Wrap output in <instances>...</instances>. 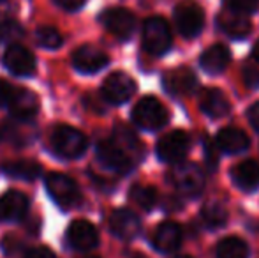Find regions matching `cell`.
<instances>
[{"label": "cell", "mask_w": 259, "mask_h": 258, "mask_svg": "<svg viewBox=\"0 0 259 258\" xmlns=\"http://www.w3.org/2000/svg\"><path fill=\"white\" fill-rule=\"evenodd\" d=\"M242 76H243V82L249 89H257L259 87V65L254 64V62H247L243 65V71H242Z\"/></svg>", "instance_id": "1f68e13d"}, {"label": "cell", "mask_w": 259, "mask_h": 258, "mask_svg": "<svg viewBox=\"0 0 259 258\" xmlns=\"http://www.w3.org/2000/svg\"><path fill=\"white\" fill-rule=\"evenodd\" d=\"M205 152H206V165L210 170L217 168L219 163V156H217V149H215V143H211L210 140L205 141Z\"/></svg>", "instance_id": "836d02e7"}, {"label": "cell", "mask_w": 259, "mask_h": 258, "mask_svg": "<svg viewBox=\"0 0 259 258\" xmlns=\"http://www.w3.org/2000/svg\"><path fill=\"white\" fill-rule=\"evenodd\" d=\"M89 258H99V256H89Z\"/></svg>", "instance_id": "60d3db41"}, {"label": "cell", "mask_w": 259, "mask_h": 258, "mask_svg": "<svg viewBox=\"0 0 259 258\" xmlns=\"http://www.w3.org/2000/svg\"><path fill=\"white\" fill-rule=\"evenodd\" d=\"M249 121L252 124V128L259 133V101L249 108Z\"/></svg>", "instance_id": "74e56055"}, {"label": "cell", "mask_w": 259, "mask_h": 258, "mask_svg": "<svg viewBox=\"0 0 259 258\" xmlns=\"http://www.w3.org/2000/svg\"><path fill=\"white\" fill-rule=\"evenodd\" d=\"M35 39H37V45L46 50H57L64 43L62 35L53 27H41L37 30V34H35Z\"/></svg>", "instance_id": "f1b7e54d"}, {"label": "cell", "mask_w": 259, "mask_h": 258, "mask_svg": "<svg viewBox=\"0 0 259 258\" xmlns=\"http://www.w3.org/2000/svg\"><path fill=\"white\" fill-rule=\"evenodd\" d=\"M201 219L208 228H221L228 221V210L222 203L208 202L201 209Z\"/></svg>", "instance_id": "4316f807"}, {"label": "cell", "mask_w": 259, "mask_h": 258, "mask_svg": "<svg viewBox=\"0 0 259 258\" xmlns=\"http://www.w3.org/2000/svg\"><path fill=\"white\" fill-rule=\"evenodd\" d=\"M101 21L113 35L118 39H127L133 35L134 27H136V20L131 11L123 9V7H111V9L104 11Z\"/></svg>", "instance_id": "30bf717a"}, {"label": "cell", "mask_w": 259, "mask_h": 258, "mask_svg": "<svg viewBox=\"0 0 259 258\" xmlns=\"http://www.w3.org/2000/svg\"><path fill=\"white\" fill-rule=\"evenodd\" d=\"M113 140L131 156V159H140L141 154H143V145L140 143L138 136L133 133L127 126H116L115 128V134H113Z\"/></svg>", "instance_id": "cb8c5ba5"}, {"label": "cell", "mask_w": 259, "mask_h": 258, "mask_svg": "<svg viewBox=\"0 0 259 258\" xmlns=\"http://www.w3.org/2000/svg\"><path fill=\"white\" fill-rule=\"evenodd\" d=\"M28 210V198L20 191H9L0 198V221L20 219Z\"/></svg>", "instance_id": "d6986e66"}, {"label": "cell", "mask_w": 259, "mask_h": 258, "mask_svg": "<svg viewBox=\"0 0 259 258\" xmlns=\"http://www.w3.org/2000/svg\"><path fill=\"white\" fill-rule=\"evenodd\" d=\"M229 62H231V52L224 45L210 46L199 57V64L208 75H219V72H222L228 67Z\"/></svg>", "instance_id": "44dd1931"}, {"label": "cell", "mask_w": 259, "mask_h": 258, "mask_svg": "<svg viewBox=\"0 0 259 258\" xmlns=\"http://www.w3.org/2000/svg\"><path fill=\"white\" fill-rule=\"evenodd\" d=\"M67 241L74 249L89 251V249L97 246V242H99V234H97V228L94 227L90 221L76 219V221H72L67 230Z\"/></svg>", "instance_id": "8fae6325"}, {"label": "cell", "mask_w": 259, "mask_h": 258, "mask_svg": "<svg viewBox=\"0 0 259 258\" xmlns=\"http://www.w3.org/2000/svg\"><path fill=\"white\" fill-rule=\"evenodd\" d=\"M4 133H6L14 143H20V145L30 141V138L34 136V131L28 129L27 126L23 128L21 124H7L6 128H4Z\"/></svg>", "instance_id": "f546056e"}, {"label": "cell", "mask_w": 259, "mask_h": 258, "mask_svg": "<svg viewBox=\"0 0 259 258\" xmlns=\"http://www.w3.org/2000/svg\"><path fill=\"white\" fill-rule=\"evenodd\" d=\"M217 23L221 27V30L226 35L233 39H242L247 38L250 32V21L245 14L236 13V11H222L217 18Z\"/></svg>", "instance_id": "2e32d148"}, {"label": "cell", "mask_w": 259, "mask_h": 258, "mask_svg": "<svg viewBox=\"0 0 259 258\" xmlns=\"http://www.w3.org/2000/svg\"><path fill=\"white\" fill-rule=\"evenodd\" d=\"M129 195H131V200H133L134 203H138V205L145 210H150L157 203V191L150 186L136 184V186H133Z\"/></svg>", "instance_id": "83f0119b"}, {"label": "cell", "mask_w": 259, "mask_h": 258, "mask_svg": "<svg viewBox=\"0 0 259 258\" xmlns=\"http://www.w3.org/2000/svg\"><path fill=\"white\" fill-rule=\"evenodd\" d=\"M25 258H57V255H53V251H50L48 248H34L25 255Z\"/></svg>", "instance_id": "8d00e7d4"}, {"label": "cell", "mask_w": 259, "mask_h": 258, "mask_svg": "<svg viewBox=\"0 0 259 258\" xmlns=\"http://www.w3.org/2000/svg\"><path fill=\"white\" fill-rule=\"evenodd\" d=\"M4 172L11 177L25 180H34L41 175L42 168L35 161H28V159H21V161H11L4 165Z\"/></svg>", "instance_id": "d4e9b609"}, {"label": "cell", "mask_w": 259, "mask_h": 258, "mask_svg": "<svg viewBox=\"0 0 259 258\" xmlns=\"http://www.w3.org/2000/svg\"><path fill=\"white\" fill-rule=\"evenodd\" d=\"M199 108L211 119H221L231 110L228 97L219 89H205L199 96Z\"/></svg>", "instance_id": "e0dca14e"}, {"label": "cell", "mask_w": 259, "mask_h": 258, "mask_svg": "<svg viewBox=\"0 0 259 258\" xmlns=\"http://www.w3.org/2000/svg\"><path fill=\"white\" fill-rule=\"evenodd\" d=\"M164 89L173 96H185L192 94L198 87V78L189 67H178L171 69L164 75L162 78Z\"/></svg>", "instance_id": "7c38bea8"}, {"label": "cell", "mask_w": 259, "mask_h": 258, "mask_svg": "<svg viewBox=\"0 0 259 258\" xmlns=\"http://www.w3.org/2000/svg\"><path fill=\"white\" fill-rule=\"evenodd\" d=\"M175 23L184 38H196L205 27V13L194 0H182L175 7Z\"/></svg>", "instance_id": "3957f363"}, {"label": "cell", "mask_w": 259, "mask_h": 258, "mask_svg": "<svg viewBox=\"0 0 259 258\" xmlns=\"http://www.w3.org/2000/svg\"><path fill=\"white\" fill-rule=\"evenodd\" d=\"M224 2L228 4L231 11H236V13L242 14L252 13L259 6V0H224Z\"/></svg>", "instance_id": "d6a6232c"}, {"label": "cell", "mask_w": 259, "mask_h": 258, "mask_svg": "<svg viewBox=\"0 0 259 258\" xmlns=\"http://www.w3.org/2000/svg\"><path fill=\"white\" fill-rule=\"evenodd\" d=\"M182 242V228L173 221L159 225L154 234V246L157 251L171 253L180 246Z\"/></svg>", "instance_id": "ffe728a7"}, {"label": "cell", "mask_w": 259, "mask_h": 258, "mask_svg": "<svg viewBox=\"0 0 259 258\" xmlns=\"http://www.w3.org/2000/svg\"><path fill=\"white\" fill-rule=\"evenodd\" d=\"M233 182L243 191H254L259 188V165L256 161H243L231 172Z\"/></svg>", "instance_id": "7402d4cb"}, {"label": "cell", "mask_w": 259, "mask_h": 258, "mask_svg": "<svg viewBox=\"0 0 259 258\" xmlns=\"http://www.w3.org/2000/svg\"><path fill=\"white\" fill-rule=\"evenodd\" d=\"M14 92H16V90H14L13 87L6 82V80L0 78V106L9 104L11 99H13V96H14Z\"/></svg>", "instance_id": "e575fe53"}, {"label": "cell", "mask_w": 259, "mask_h": 258, "mask_svg": "<svg viewBox=\"0 0 259 258\" xmlns=\"http://www.w3.org/2000/svg\"><path fill=\"white\" fill-rule=\"evenodd\" d=\"M136 92V83L125 72H113L103 83V96L113 104H122L133 97Z\"/></svg>", "instance_id": "52a82bcc"}, {"label": "cell", "mask_w": 259, "mask_h": 258, "mask_svg": "<svg viewBox=\"0 0 259 258\" xmlns=\"http://www.w3.org/2000/svg\"><path fill=\"white\" fill-rule=\"evenodd\" d=\"M46 190L55 202L64 209L78 205L81 200V193H79L76 182L64 173H50L46 179Z\"/></svg>", "instance_id": "8992f818"}, {"label": "cell", "mask_w": 259, "mask_h": 258, "mask_svg": "<svg viewBox=\"0 0 259 258\" xmlns=\"http://www.w3.org/2000/svg\"><path fill=\"white\" fill-rule=\"evenodd\" d=\"M173 45L169 25L162 18H148L143 25V46L152 55H164Z\"/></svg>", "instance_id": "5b68a950"}, {"label": "cell", "mask_w": 259, "mask_h": 258, "mask_svg": "<svg viewBox=\"0 0 259 258\" xmlns=\"http://www.w3.org/2000/svg\"><path fill=\"white\" fill-rule=\"evenodd\" d=\"M21 35H23V28L20 27V23H16V21H2L0 23V41H18Z\"/></svg>", "instance_id": "4dcf8cb0"}, {"label": "cell", "mask_w": 259, "mask_h": 258, "mask_svg": "<svg viewBox=\"0 0 259 258\" xmlns=\"http://www.w3.org/2000/svg\"><path fill=\"white\" fill-rule=\"evenodd\" d=\"M252 55H254V59L259 62V41L256 43V46H254V52H252Z\"/></svg>", "instance_id": "f35d334b"}, {"label": "cell", "mask_w": 259, "mask_h": 258, "mask_svg": "<svg viewBox=\"0 0 259 258\" xmlns=\"http://www.w3.org/2000/svg\"><path fill=\"white\" fill-rule=\"evenodd\" d=\"M9 110L20 121H30L39 110V101L32 90H16L9 103Z\"/></svg>", "instance_id": "ac0fdd59"}, {"label": "cell", "mask_w": 259, "mask_h": 258, "mask_svg": "<svg viewBox=\"0 0 259 258\" xmlns=\"http://www.w3.org/2000/svg\"><path fill=\"white\" fill-rule=\"evenodd\" d=\"M55 2L65 11H78L85 6V0H55Z\"/></svg>", "instance_id": "d590c367"}, {"label": "cell", "mask_w": 259, "mask_h": 258, "mask_svg": "<svg viewBox=\"0 0 259 258\" xmlns=\"http://www.w3.org/2000/svg\"><path fill=\"white\" fill-rule=\"evenodd\" d=\"M97 158L103 163L108 170H113V172H120L125 173L133 168L134 161L131 159V156L116 143L115 140H104L99 143L97 147Z\"/></svg>", "instance_id": "9c48e42d"}, {"label": "cell", "mask_w": 259, "mask_h": 258, "mask_svg": "<svg viewBox=\"0 0 259 258\" xmlns=\"http://www.w3.org/2000/svg\"><path fill=\"white\" fill-rule=\"evenodd\" d=\"M215 141H217L221 151L229 152V154H238V152L247 151V147H249V138H247V134L238 128L222 129L221 133L217 134Z\"/></svg>", "instance_id": "603a6c76"}, {"label": "cell", "mask_w": 259, "mask_h": 258, "mask_svg": "<svg viewBox=\"0 0 259 258\" xmlns=\"http://www.w3.org/2000/svg\"><path fill=\"white\" fill-rule=\"evenodd\" d=\"M109 62L108 55L104 52H101L96 46H81L74 52L72 55V64L78 71L81 72H97Z\"/></svg>", "instance_id": "5bb4252c"}, {"label": "cell", "mask_w": 259, "mask_h": 258, "mask_svg": "<svg viewBox=\"0 0 259 258\" xmlns=\"http://www.w3.org/2000/svg\"><path fill=\"white\" fill-rule=\"evenodd\" d=\"M175 258H192V256H187V255H180V256H175Z\"/></svg>", "instance_id": "ab89813d"}, {"label": "cell", "mask_w": 259, "mask_h": 258, "mask_svg": "<svg viewBox=\"0 0 259 258\" xmlns=\"http://www.w3.org/2000/svg\"><path fill=\"white\" fill-rule=\"evenodd\" d=\"M191 147V138L185 131H173L157 143V156L166 163H178Z\"/></svg>", "instance_id": "ba28073f"}, {"label": "cell", "mask_w": 259, "mask_h": 258, "mask_svg": "<svg viewBox=\"0 0 259 258\" xmlns=\"http://www.w3.org/2000/svg\"><path fill=\"white\" fill-rule=\"evenodd\" d=\"M249 246L240 237H226L217 244V258H247Z\"/></svg>", "instance_id": "484cf974"}, {"label": "cell", "mask_w": 259, "mask_h": 258, "mask_svg": "<svg viewBox=\"0 0 259 258\" xmlns=\"http://www.w3.org/2000/svg\"><path fill=\"white\" fill-rule=\"evenodd\" d=\"M133 121L136 122V126H140V128H143L147 131H155V129L164 128V126L167 124L169 114H167L166 106H164L159 99L148 96V97H143V99L134 106Z\"/></svg>", "instance_id": "6da1fadb"}, {"label": "cell", "mask_w": 259, "mask_h": 258, "mask_svg": "<svg viewBox=\"0 0 259 258\" xmlns=\"http://www.w3.org/2000/svg\"><path fill=\"white\" fill-rule=\"evenodd\" d=\"M169 179L182 195L191 196V198L201 195L203 188H205L203 170L196 163H182V165L175 166L169 173Z\"/></svg>", "instance_id": "277c9868"}, {"label": "cell", "mask_w": 259, "mask_h": 258, "mask_svg": "<svg viewBox=\"0 0 259 258\" xmlns=\"http://www.w3.org/2000/svg\"><path fill=\"white\" fill-rule=\"evenodd\" d=\"M109 230L123 241L134 239L141 230L140 217L129 209H118L109 217Z\"/></svg>", "instance_id": "4fadbf2b"}, {"label": "cell", "mask_w": 259, "mask_h": 258, "mask_svg": "<svg viewBox=\"0 0 259 258\" xmlns=\"http://www.w3.org/2000/svg\"><path fill=\"white\" fill-rule=\"evenodd\" d=\"M4 64L13 75L16 76H28L34 72L35 69V59L27 48L23 46H11L7 48L6 55H4Z\"/></svg>", "instance_id": "9a60e30c"}, {"label": "cell", "mask_w": 259, "mask_h": 258, "mask_svg": "<svg viewBox=\"0 0 259 258\" xmlns=\"http://www.w3.org/2000/svg\"><path fill=\"white\" fill-rule=\"evenodd\" d=\"M52 147L62 158H79L87 151V136L71 126H58L52 133Z\"/></svg>", "instance_id": "7a4b0ae2"}]
</instances>
